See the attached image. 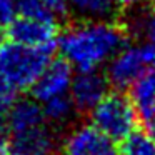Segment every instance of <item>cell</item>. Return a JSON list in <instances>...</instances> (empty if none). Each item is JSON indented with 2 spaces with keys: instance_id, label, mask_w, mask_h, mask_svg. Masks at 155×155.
Instances as JSON below:
<instances>
[{
  "instance_id": "cell-17",
  "label": "cell",
  "mask_w": 155,
  "mask_h": 155,
  "mask_svg": "<svg viewBox=\"0 0 155 155\" xmlns=\"http://www.w3.org/2000/svg\"><path fill=\"white\" fill-rule=\"evenodd\" d=\"M15 15H17L15 0H0V28L7 27Z\"/></svg>"
},
{
  "instance_id": "cell-10",
  "label": "cell",
  "mask_w": 155,
  "mask_h": 155,
  "mask_svg": "<svg viewBox=\"0 0 155 155\" xmlns=\"http://www.w3.org/2000/svg\"><path fill=\"white\" fill-rule=\"evenodd\" d=\"M14 152L24 155H55L57 138L50 125L45 124L32 132L14 137Z\"/></svg>"
},
{
  "instance_id": "cell-19",
  "label": "cell",
  "mask_w": 155,
  "mask_h": 155,
  "mask_svg": "<svg viewBox=\"0 0 155 155\" xmlns=\"http://www.w3.org/2000/svg\"><path fill=\"white\" fill-rule=\"evenodd\" d=\"M143 120H145V125H147V134L155 140V110L148 117H145Z\"/></svg>"
},
{
  "instance_id": "cell-5",
  "label": "cell",
  "mask_w": 155,
  "mask_h": 155,
  "mask_svg": "<svg viewBox=\"0 0 155 155\" xmlns=\"http://www.w3.org/2000/svg\"><path fill=\"white\" fill-rule=\"evenodd\" d=\"M7 37L18 44L52 48L58 37V25L55 17L17 14L7 25Z\"/></svg>"
},
{
  "instance_id": "cell-18",
  "label": "cell",
  "mask_w": 155,
  "mask_h": 155,
  "mask_svg": "<svg viewBox=\"0 0 155 155\" xmlns=\"http://www.w3.org/2000/svg\"><path fill=\"white\" fill-rule=\"evenodd\" d=\"M38 2L52 17H58L67 10V0H38Z\"/></svg>"
},
{
  "instance_id": "cell-8",
  "label": "cell",
  "mask_w": 155,
  "mask_h": 155,
  "mask_svg": "<svg viewBox=\"0 0 155 155\" xmlns=\"http://www.w3.org/2000/svg\"><path fill=\"white\" fill-rule=\"evenodd\" d=\"M74 77V67L62 58H50L38 78L32 85V94L37 102H45L48 98L68 94V88Z\"/></svg>"
},
{
  "instance_id": "cell-2",
  "label": "cell",
  "mask_w": 155,
  "mask_h": 155,
  "mask_svg": "<svg viewBox=\"0 0 155 155\" xmlns=\"http://www.w3.org/2000/svg\"><path fill=\"white\" fill-rule=\"evenodd\" d=\"M52 58V48L32 47L14 40L0 42V78L14 90H27Z\"/></svg>"
},
{
  "instance_id": "cell-14",
  "label": "cell",
  "mask_w": 155,
  "mask_h": 155,
  "mask_svg": "<svg viewBox=\"0 0 155 155\" xmlns=\"http://www.w3.org/2000/svg\"><path fill=\"white\" fill-rule=\"evenodd\" d=\"M118 155H155V140L143 132H132L122 140Z\"/></svg>"
},
{
  "instance_id": "cell-1",
  "label": "cell",
  "mask_w": 155,
  "mask_h": 155,
  "mask_svg": "<svg viewBox=\"0 0 155 155\" xmlns=\"http://www.w3.org/2000/svg\"><path fill=\"white\" fill-rule=\"evenodd\" d=\"M127 44V32L114 20H80L58 37L62 57L78 70H94Z\"/></svg>"
},
{
  "instance_id": "cell-9",
  "label": "cell",
  "mask_w": 155,
  "mask_h": 155,
  "mask_svg": "<svg viewBox=\"0 0 155 155\" xmlns=\"http://www.w3.org/2000/svg\"><path fill=\"white\" fill-rule=\"evenodd\" d=\"M4 124H7L12 137H18L42 127L47 122H45L40 102H37L35 98H20L10 104Z\"/></svg>"
},
{
  "instance_id": "cell-16",
  "label": "cell",
  "mask_w": 155,
  "mask_h": 155,
  "mask_svg": "<svg viewBox=\"0 0 155 155\" xmlns=\"http://www.w3.org/2000/svg\"><path fill=\"white\" fill-rule=\"evenodd\" d=\"M137 27H138V30L148 38L150 44H155V8H152L150 12L143 14L138 18Z\"/></svg>"
},
{
  "instance_id": "cell-15",
  "label": "cell",
  "mask_w": 155,
  "mask_h": 155,
  "mask_svg": "<svg viewBox=\"0 0 155 155\" xmlns=\"http://www.w3.org/2000/svg\"><path fill=\"white\" fill-rule=\"evenodd\" d=\"M15 94H17V90H14L7 82L0 78V125L5 122V115H7L8 107L15 100Z\"/></svg>"
},
{
  "instance_id": "cell-3",
  "label": "cell",
  "mask_w": 155,
  "mask_h": 155,
  "mask_svg": "<svg viewBox=\"0 0 155 155\" xmlns=\"http://www.w3.org/2000/svg\"><path fill=\"white\" fill-rule=\"evenodd\" d=\"M88 114L90 124L114 142L127 138L138 125L137 110L122 92H108Z\"/></svg>"
},
{
  "instance_id": "cell-7",
  "label": "cell",
  "mask_w": 155,
  "mask_h": 155,
  "mask_svg": "<svg viewBox=\"0 0 155 155\" xmlns=\"http://www.w3.org/2000/svg\"><path fill=\"white\" fill-rule=\"evenodd\" d=\"M108 94V82L105 74L94 70H78L72 77L68 97L77 112H90Z\"/></svg>"
},
{
  "instance_id": "cell-4",
  "label": "cell",
  "mask_w": 155,
  "mask_h": 155,
  "mask_svg": "<svg viewBox=\"0 0 155 155\" xmlns=\"http://www.w3.org/2000/svg\"><path fill=\"white\" fill-rule=\"evenodd\" d=\"M107 77L108 85L117 90L128 88L145 70H148L147 44L142 45H127L115 52L107 62Z\"/></svg>"
},
{
  "instance_id": "cell-21",
  "label": "cell",
  "mask_w": 155,
  "mask_h": 155,
  "mask_svg": "<svg viewBox=\"0 0 155 155\" xmlns=\"http://www.w3.org/2000/svg\"><path fill=\"white\" fill-rule=\"evenodd\" d=\"M0 155H8V142L2 132H0Z\"/></svg>"
},
{
  "instance_id": "cell-12",
  "label": "cell",
  "mask_w": 155,
  "mask_h": 155,
  "mask_svg": "<svg viewBox=\"0 0 155 155\" xmlns=\"http://www.w3.org/2000/svg\"><path fill=\"white\" fill-rule=\"evenodd\" d=\"M67 8L78 20H108L118 5L115 0H67Z\"/></svg>"
},
{
  "instance_id": "cell-20",
  "label": "cell",
  "mask_w": 155,
  "mask_h": 155,
  "mask_svg": "<svg viewBox=\"0 0 155 155\" xmlns=\"http://www.w3.org/2000/svg\"><path fill=\"white\" fill-rule=\"evenodd\" d=\"M118 7H138V5H143L147 4L148 0H115Z\"/></svg>"
},
{
  "instance_id": "cell-6",
  "label": "cell",
  "mask_w": 155,
  "mask_h": 155,
  "mask_svg": "<svg viewBox=\"0 0 155 155\" xmlns=\"http://www.w3.org/2000/svg\"><path fill=\"white\" fill-rule=\"evenodd\" d=\"M60 155H118V148L112 138L92 124H82L74 127L64 138Z\"/></svg>"
},
{
  "instance_id": "cell-13",
  "label": "cell",
  "mask_w": 155,
  "mask_h": 155,
  "mask_svg": "<svg viewBox=\"0 0 155 155\" xmlns=\"http://www.w3.org/2000/svg\"><path fill=\"white\" fill-rule=\"evenodd\" d=\"M42 112H44L45 122L54 127H64L72 122L75 115V107L72 104L68 94L58 95V97L48 98V100L42 102Z\"/></svg>"
},
{
  "instance_id": "cell-22",
  "label": "cell",
  "mask_w": 155,
  "mask_h": 155,
  "mask_svg": "<svg viewBox=\"0 0 155 155\" xmlns=\"http://www.w3.org/2000/svg\"><path fill=\"white\" fill-rule=\"evenodd\" d=\"M14 155H24V153H18V152H14Z\"/></svg>"
},
{
  "instance_id": "cell-11",
  "label": "cell",
  "mask_w": 155,
  "mask_h": 155,
  "mask_svg": "<svg viewBox=\"0 0 155 155\" xmlns=\"http://www.w3.org/2000/svg\"><path fill=\"white\" fill-rule=\"evenodd\" d=\"M132 100L138 117H148L155 110V72L145 70L134 84L128 87Z\"/></svg>"
}]
</instances>
